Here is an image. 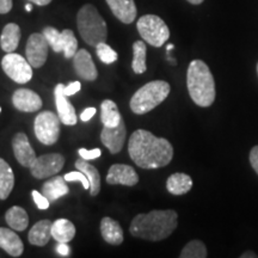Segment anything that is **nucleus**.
<instances>
[{"instance_id": "obj_38", "label": "nucleus", "mask_w": 258, "mask_h": 258, "mask_svg": "<svg viewBox=\"0 0 258 258\" xmlns=\"http://www.w3.org/2000/svg\"><path fill=\"white\" fill-rule=\"evenodd\" d=\"M250 164L258 175V145L250 151Z\"/></svg>"}, {"instance_id": "obj_20", "label": "nucleus", "mask_w": 258, "mask_h": 258, "mask_svg": "<svg viewBox=\"0 0 258 258\" xmlns=\"http://www.w3.org/2000/svg\"><path fill=\"white\" fill-rule=\"evenodd\" d=\"M51 226H53V222L47 220V219L36 222L28 234L29 243L36 245V246H44L48 244V241L53 237L51 235Z\"/></svg>"}, {"instance_id": "obj_3", "label": "nucleus", "mask_w": 258, "mask_h": 258, "mask_svg": "<svg viewBox=\"0 0 258 258\" xmlns=\"http://www.w3.org/2000/svg\"><path fill=\"white\" fill-rule=\"evenodd\" d=\"M186 86L192 102L201 108H208L215 101L214 77L202 60H192L186 72Z\"/></svg>"}, {"instance_id": "obj_34", "label": "nucleus", "mask_w": 258, "mask_h": 258, "mask_svg": "<svg viewBox=\"0 0 258 258\" xmlns=\"http://www.w3.org/2000/svg\"><path fill=\"white\" fill-rule=\"evenodd\" d=\"M63 178L66 179V182H73V180H79L83 184V188L85 190H90V182L82 171H77V172H69L63 176Z\"/></svg>"}, {"instance_id": "obj_28", "label": "nucleus", "mask_w": 258, "mask_h": 258, "mask_svg": "<svg viewBox=\"0 0 258 258\" xmlns=\"http://www.w3.org/2000/svg\"><path fill=\"white\" fill-rule=\"evenodd\" d=\"M101 120L103 125L105 127H116L120 124L122 116L118 111L117 105L111 99H105L101 104Z\"/></svg>"}, {"instance_id": "obj_19", "label": "nucleus", "mask_w": 258, "mask_h": 258, "mask_svg": "<svg viewBox=\"0 0 258 258\" xmlns=\"http://www.w3.org/2000/svg\"><path fill=\"white\" fill-rule=\"evenodd\" d=\"M101 233L103 239L108 244L120 245L123 241V230H122L120 222L109 217L102 219Z\"/></svg>"}, {"instance_id": "obj_47", "label": "nucleus", "mask_w": 258, "mask_h": 258, "mask_svg": "<svg viewBox=\"0 0 258 258\" xmlns=\"http://www.w3.org/2000/svg\"><path fill=\"white\" fill-rule=\"evenodd\" d=\"M257 74H258V63H257Z\"/></svg>"}, {"instance_id": "obj_42", "label": "nucleus", "mask_w": 258, "mask_h": 258, "mask_svg": "<svg viewBox=\"0 0 258 258\" xmlns=\"http://www.w3.org/2000/svg\"><path fill=\"white\" fill-rule=\"evenodd\" d=\"M28 2H30L32 4L38 5V6H46L50 4L51 0H28Z\"/></svg>"}, {"instance_id": "obj_44", "label": "nucleus", "mask_w": 258, "mask_h": 258, "mask_svg": "<svg viewBox=\"0 0 258 258\" xmlns=\"http://www.w3.org/2000/svg\"><path fill=\"white\" fill-rule=\"evenodd\" d=\"M186 2L190 3V4H192V5H200V4H202L205 0H186Z\"/></svg>"}, {"instance_id": "obj_36", "label": "nucleus", "mask_w": 258, "mask_h": 258, "mask_svg": "<svg viewBox=\"0 0 258 258\" xmlns=\"http://www.w3.org/2000/svg\"><path fill=\"white\" fill-rule=\"evenodd\" d=\"M78 153H79V156L85 160H93V159H97V158H99L102 156L101 148H93V150H91V151L85 150V148H79Z\"/></svg>"}, {"instance_id": "obj_27", "label": "nucleus", "mask_w": 258, "mask_h": 258, "mask_svg": "<svg viewBox=\"0 0 258 258\" xmlns=\"http://www.w3.org/2000/svg\"><path fill=\"white\" fill-rule=\"evenodd\" d=\"M5 220L12 230L22 232L25 231V228L28 227L29 215L25 212V209L18 207V206H14V207H11L6 212Z\"/></svg>"}, {"instance_id": "obj_26", "label": "nucleus", "mask_w": 258, "mask_h": 258, "mask_svg": "<svg viewBox=\"0 0 258 258\" xmlns=\"http://www.w3.org/2000/svg\"><path fill=\"white\" fill-rule=\"evenodd\" d=\"M15 186V175L11 166L0 158V200H6Z\"/></svg>"}, {"instance_id": "obj_7", "label": "nucleus", "mask_w": 258, "mask_h": 258, "mask_svg": "<svg viewBox=\"0 0 258 258\" xmlns=\"http://www.w3.org/2000/svg\"><path fill=\"white\" fill-rule=\"evenodd\" d=\"M60 118L51 111H42L36 116L34 123L35 135L41 144L51 146L60 137Z\"/></svg>"}, {"instance_id": "obj_41", "label": "nucleus", "mask_w": 258, "mask_h": 258, "mask_svg": "<svg viewBox=\"0 0 258 258\" xmlns=\"http://www.w3.org/2000/svg\"><path fill=\"white\" fill-rule=\"evenodd\" d=\"M56 252L60 254V256L63 257H69L70 256V246L67 245V243H59V245L56 246Z\"/></svg>"}, {"instance_id": "obj_31", "label": "nucleus", "mask_w": 258, "mask_h": 258, "mask_svg": "<svg viewBox=\"0 0 258 258\" xmlns=\"http://www.w3.org/2000/svg\"><path fill=\"white\" fill-rule=\"evenodd\" d=\"M42 34L46 37L49 47L55 51V53H61V51H63L62 34H61V31L53 27H47L43 29V32H42Z\"/></svg>"}, {"instance_id": "obj_29", "label": "nucleus", "mask_w": 258, "mask_h": 258, "mask_svg": "<svg viewBox=\"0 0 258 258\" xmlns=\"http://www.w3.org/2000/svg\"><path fill=\"white\" fill-rule=\"evenodd\" d=\"M146 43L144 41H135L133 44V71L137 74L146 72Z\"/></svg>"}, {"instance_id": "obj_45", "label": "nucleus", "mask_w": 258, "mask_h": 258, "mask_svg": "<svg viewBox=\"0 0 258 258\" xmlns=\"http://www.w3.org/2000/svg\"><path fill=\"white\" fill-rule=\"evenodd\" d=\"M25 10H27L28 12H31V10H32V5L30 4V3H29V4L25 5Z\"/></svg>"}, {"instance_id": "obj_43", "label": "nucleus", "mask_w": 258, "mask_h": 258, "mask_svg": "<svg viewBox=\"0 0 258 258\" xmlns=\"http://www.w3.org/2000/svg\"><path fill=\"white\" fill-rule=\"evenodd\" d=\"M240 257L241 258H256L257 254L252 252V251H246V252H244Z\"/></svg>"}, {"instance_id": "obj_10", "label": "nucleus", "mask_w": 258, "mask_h": 258, "mask_svg": "<svg viewBox=\"0 0 258 258\" xmlns=\"http://www.w3.org/2000/svg\"><path fill=\"white\" fill-rule=\"evenodd\" d=\"M48 48H49V44L43 34L35 32L29 36L27 47H25V54H27V60L34 69H40L46 62Z\"/></svg>"}, {"instance_id": "obj_18", "label": "nucleus", "mask_w": 258, "mask_h": 258, "mask_svg": "<svg viewBox=\"0 0 258 258\" xmlns=\"http://www.w3.org/2000/svg\"><path fill=\"white\" fill-rule=\"evenodd\" d=\"M0 247L12 257L22 256L24 251L23 241L18 234L5 227H0Z\"/></svg>"}, {"instance_id": "obj_4", "label": "nucleus", "mask_w": 258, "mask_h": 258, "mask_svg": "<svg viewBox=\"0 0 258 258\" xmlns=\"http://www.w3.org/2000/svg\"><path fill=\"white\" fill-rule=\"evenodd\" d=\"M77 27L80 36L89 46L97 47L108 38V27L99 15L98 10L91 4L84 5L77 15Z\"/></svg>"}, {"instance_id": "obj_22", "label": "nucleus", "mask_w": 258, "mask_h": 258, "mask_svg": "<svg viewBox=\"0 0 258 258\" xmlns=\"http://www.w3.org/2000/svg\"><path fill=\"white\" fill-rule=\"evenodd\" d=\"M22 37L21 28L16 23L6 24L0 36V46L5 53H14L18 48Z\"/></svg>"}, {"instance_id": "obj_32", "label": "nucleus", "mask_w": 258, "mask_h": 258, "mask_svg": "<svg viewBox=\"0 0 258 258\" xmlns=\"http://www.w3.org/2000/svg\"><path fill=\"white\" fill-rule=\"evenodd\" d=\"M62 34V43H63V55L66 59H72L78 51V41L74 36L73 31L70 29H64L61 31Z\"/></svg>"}, {"instance_id": "obj_46", "label": "nucleus", "mask_w": 258, "mask_h": 258, "mask_svg": "<svg viewBox=\"0 0 258 258\" xmlns=\"http://www.w3.org/2000/svg\"><path fill=\"white\" fill-rule=\"evenodd\" d=\"M166 49H167V51L171 50V49H173V44H169V46L166 47Z\"/></svg>"}, {"instance_id": "obj_37", "label": "nucleus", "mask_w": 258, "mask_h": 258, "mask_svg": "<svg viewBox=\"0 0 258 258\" xmlns=\"http://www.w3.org/2000/svg\"><path fill=\"white\" fill-rule=\"evenodd\" d=\"M80 88H82V85H80L79 82H72L71 84H69L67 86H64L63 93L67 97L73 96V95H76V93L78 91H80Z\"/></svg>"}, {"instance_id": "obj_11", "label": "nucleus", "mask_w": 258, "mask_h": 258, "mask_svg": "<svg viewBox=\"0 0 258 258\" xmlns=\"http://www.w3.org/2000/svg\"><path fill=\"white\" fill-rule=\"evenodd\" d=\"M127 135V128H125L124 121L122 118L120 124L116 127H105L103 128L101 133V140L104 146L108 148L111 154H117L121 152L125 141Z\"/></svg>"}, {"instance_id": "obj_5", "label": "nucleus", "mask_w": 258, "mask_h": 258, "mask_svg": "<svg viewBox=\"0 0 258 258\" xmlns=\"http://www.w3.org/2000/svg\"><path fill=\"white\" fill-rule=\"evenodd\" d=\"M170 84L164 80H153L145 84L132 97L131 110L137 115H144L161 104L170 95Z\"/></svg>"}, {"instance_id": "obj_6", "label": "nucleus", "mask_w": 258, "mask_h": 258, "mask_svg": "<svg viewBox=\"0 0 258 258\" xmlns=\"http://www.w3.org/2000/svg\"><path fill=\"white\" fill-rule=\"evenodd\" d=\"M140 36L151 46L159 48L170 38V30L165 22L156 15H145L138 21Z\"/></svg>"}, {"instance_id": "obj_40", "label": "nucleus", "mask_w": 258, "mask_h": 258, "mask_svg": "<svg viewBox=\"0 0 258 258\" xmlns=\"http://www.w3.org/2000/svg\"><path fill=\"white\" fill-rule=\"evenodd\" d=\"M12 5H14L12 0H0V15L9 14L12 10Z\"/></svg>"}, {"instance_id": "obj_2", "label": "nucleus", "mask_w": 258, "mask_h": 258, "mask_svg": "<svg viewBox=\"0 0 258 258\" xmlns=\"http://www.w3.org/2000/svg\"><path fill=\"white\" fill-rule=\"evenodd\" d=\"M178 214L173 209L152 211L138 214L131 222V234L140 239L159 241L165 239L177 228Z\"/></svg>"}, {"instance_id": "obj_33", "label": "nucleus", "mask_w": 258, "mask_h": 258, "mask_svg": "<svg viewBox=\"0 0 258 258\" xmlns=\"http://www.w3.org/2000/svg\"><path fill=\"white\" fill-rule=\"evenodd\" d=\"M96 53L98 59L106 64L115 62V61L118 59L117 53H116L110 46H108L105 42H102V43H99L98 46L96 47Z\"/></svg>"}, {"instance_id": "obj_17", "label": "nucleus", "mask_w": 258, "mask_h": 258, "mask_svg": "<svg viewBox=\"0 0 258 258\" xmlns=\"http://www.w3.org/2000/svg\"><path fill=\"white\" fill-rule=\"evenodd\" d=\"M115 17L124 24L133 23L137 18L138 10L134 0H105Z\"/></svg>"}, {"instance_id": "obj_9", "label": "nucleus", "mask_w": 258, "mask_h": 258, "mask_svg": "<svg viewBox=\"0 0 258 258\" xmlns=\"http://www.w3.org/2000/svg\"><path fill=\"white\" fill-rule=\"evenodd\" d=\"M64 165V158L60 153H49L37 157L35 163L30 167L32 177L37 179L48 178L56 175L62 170Z\"/></svg>"}, {"instance_id": "obj_21", "label": "nucleus", "mask_w": 258, "mask_h": 258, "mask_svg": "<svg viewBox=\"0 0 258 258\" xmlns=\"http://www.w3.org/2000/svg\"><path fill=\"white\" fill-rule=\"evenodd\" d=\"M69 192L70 188L66 184V179L63 178V176L53 177L42 185V194L49 200V202L56 201Z\"/></svg>"}, {"instance_id": "obj_23", "label": "nucleus", "mask_w": 258, "mask_h": 258, "mask_svg": "<svg viewBox=\"0 0 258 258\" xmlns=\"http://www.w3.org/2000/svg\"><path fill=\"white\" fill-rule=\"evenodd\" d=\"M192 188V179L185 173H173L166 180V189L171 195L180 196L188 194Z\"/></svg>"}, {"instance_id": "obj_25", "label": "nucleus", "mask_w": 258, "mask_h": 258, "mask_svg": "<svg viewBox=\"0 0 258 258\" xmlns=\"http://www.w3.org/2000/svg\"><path fill=\"white\" fill-rule=\"evenodd\" d=\"M51 235L57 243H70L76 235V227L67 219H57L51 226Z\"/></svg>"}, {"instance_id": "obj_16", "label": "nucleus", "mask_w": 258, "mask_h": 258, "mask_svg": "<svg viewBox=\"0 0 258 258\" xmlns=\"http://www.w3.org/2000/svg\"><path fill=\"white\" fill-rule=\"evenodd\" d=\"M73 67L80 78L93 82L98 77V71L93 62L91 54L86 49H80L73 56Z\"/></svg>"}, {"instance_id": "obj_8", "label": "nucleus", "mask_w": 258, "mask_h": 258, "mask_svg": "<svg viewBox=\"0 0 258 258\" xmlns=\"http://www.w3.org/2000/svg\"><path fill=\"white\" fill-rule=\"evenodd\" d=\"M2 67L6 76L17 84H27L32 78V66L19 54H6L2 60Z\"/></svg>"}, {"instance_id": "obj_13", "label": "nucleus", "mask_w": 258, "mask_h": 258, "mask_svg": "<svg viewBox=\"0 0 258 258\" xmlns=\"http://www.w3.org/2000/svg\"><path fill=\"white\" fill-rule=\"evenodd\" d=\"M12 148L16 159L22 166L30 169L32 164L36 160V153L31 147L29 139L24 133H17L12 139Z\"/></svg>"}, {"instance_id": "obj_15", "label": "nucleus", "mask_w": 258, "mask_h": 258, "mask_svg": "<svg viewBox=\"0 0 258 258\" xmlns=\"http://www.w3.org/2000/svg\"><path fill=\"white\" fill-rule=\"evenodd\" d=\"M12 104L19 111L34 112L42 108V99L32 90L18 89L12 96Z\"/></svg>"}, {"instance_id": "obj_12", "label": "nucleus", "mask_w": 258, "mask_h": 258, "mask_svg": "<svg viewBox=\"0 0 258 258\" xmlns=\"http://www.w3.org/2000/svg\"><path fill=\"white\" fill-rule=\"evenodd\" d=\"M139 176L133 167L125 164H114L110 166L106 175V183L115 185L121 184L125 186H133L138 184Z\"/></svg>"}, {"instance_id": "obj_24", "label": "nucleus", "mask_w": 258, "mask_h": 258, "mask_svg": "<svg viewBox=\"0 0 258 258\" xmlns=\"http://www.w3.org/2000/svg\"><path fill=\"white\" fill-rule=\"evenodd\" d=\"M76 167L88 177L90 182V195H98L99 190H101V175H99L98 170H97L95 166L90 165L88 161L83 159V158H79V159L76 161Z\"/></svg>"}, {"instance_id": "obj_1", "label": "nucleus", "mask_w": 258, "mask_h": 258, "mask_svg": "<svg viewBox=\"0 0 258 258\" xmlns=\"http://www.w3.org/2000/svg\"><path fill=\"white\" fill-rule=\"evenodd\" d=\"M128 153L141 169H159L171 163L173 147L165 138H158L151 132L138 129L129 139Z\"/></svg>"}, {"instance_id": "obj_48", "label": "nucleus", "mask_w": 258, "mask_h": 258, "mask_svg": "<svg viewBox=\"0 0 258 258\" xmlns=\"http://www.w3.org/2000/svg\"><path fill=\"white\" fill-rule=\"evenodd\" d=\"M0 112H2V108H0Z\"/></svg>"}, {"instance_id": "obj_35", "label": "nucleus", "mask_w": 258, "mask_h": 258, "mask_svg": "<svg viewBox=\"0 0 258 258\" xmlns=\"http://www.w3.org/2000/svg\"><path fill=\"white\" fill-rule=\"evenodd\" d=\"M31 195H32V199H34V201L37 205L38 208L42 209V211H46V209L49 208V205H50L49 200H48L46 196L43 195V194L38 192L37 190H32Z\"/></svg>"}, {"instance_id": "obj_30", "label": "nucleus", "mask_w": 258, "mask_h": 258, "mask_svg": "<svg viewBox=\"0 0 258 258\" xmlns=\"http://www.w3.org/2000/svg\"><path fill=\"white\" fill-rule=\"evenodd\" d=\"M180 258H206L207 247L201 240H191L183 247L179 254Z\"/></svg>"}, {"instance_id": "obj_14", "label": "nucleus", "mask_w": 258, "mask_h": 258, "mask_svg": "<svg viewBox=\"0 0 258 258\" xmlns=\"http://www.w3.org/2000/svg\"><path fill=\"white\" fill-rule=\"evenodd\" d=\"M63 84H57L54 89V96H55V103L57 109V116L60 121L66 125H76L77 124V115L76 109L71 104L67 96L63 93Z\"/></svg>"}, {"instance_id": "obj_39", "label": "nucleus", "mask_w": 258, "mask_h": 258, "mask_svg": "<svg viewBox=\"0 0 258 258\" xmlns=\"http://www.w3.org/2000/svg\"><path fill=\"white\" fill-rule=\"evenodd\" d=\"M96 114V109L93 108H86L85 110H84L82 114H80V120H82L83 122H88L91 120V118L95 116Z\"/></svg>"}]
</instances>
